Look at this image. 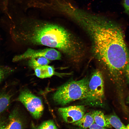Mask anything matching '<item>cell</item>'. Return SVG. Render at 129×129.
I'll return each instance as SVG.
<instances>
[{
  "label": "cell",
  "mask_w": 129,
  "mask_h": 129,
  "mask_svg": "<svg viewBox=\"0 0 129 129\" xmlns=\"http://www.w3.org/2000/svg\"><path fill=\"white\" fill-rule=\"evenodd\" d=\"M86 32L92 40L94 54L103 64L118 89L123 86L129 52L123 30L111 20L94 23Z\"/></svg>",
  "instance_id": "obj_1"
},
{
  "label": "cell",
  "mask_w": 129,
  "mask_h": 129,
  "mask_svg": "<svg viewBox=\"0 0 129 129\" xmlns=\"http://www.w3.org/2000/svg\"><path fill=\"white\" fill-rule=\"evenodd\" d=\"M24 35L34 44L57 48L66 54L76 57L80 50L79 45L71 34L63 27L46 22L32 24Z\"/></svg>",
  "instance_id": "obj_2"
},
{
  "label": "cell",
  "mask_w": 129,
  "mask_h": 129,
  "mask_svg": "<svg viewBox=\"0 0 129 129\" xmlns=\"http://www.w3.org/2000/svg\"><path fill=\"white\" fill-rule=\"evenodd\" d=\"M89 80L86 77L69 81L59 87L54 93V102L62 105L75 100H85L88 95Z\"/></svg>",
  "instance_id": "obj_3"
},
{
  "label": "cell",
  "mask_w": 129,
  "mask_h": 129,
  "mask_svg": "<svg viewBox=\"0 0 129 129\" xmlns=\"http://www.w3.org/2000/svg\"><path fill=\"white\" fill-rule=\"evenodd\" d=\"M88 95L85 100L88 104L101 105L104 97V83L101 72L95 70L89 80Z\"/></svg>",
  "instance_id": "obj_4"
},
{
  "label": "cell",
  "mask_w": 129,
  "mask_h": 129,
  "mask_svg": "<svg viewBox=\"0 0 129 129\" xmlns=\"http://www.w3.org/2000/svg\"><path fill=\"white\" fill-rule=\"evenodd\" d=\"M16 100L24 105L34 118L37 119L41 117L44 110L42 100L29 90L21 91Z\"/></svg>",
  "instance_id": "obj_5"
},
{
  "label": "cell",
  "mask_w": 129,
  "mask_h": 129,
  "mask_svg": "<svg viewBox=\"0 0 129 129\" xmlns=\"http://www.w3.org/2000/svg\"><path fill=\"white\" fill-rule=\"evenodd\" d=\"M41 56L44 57L50 60H55L60 59L61 55L60 52L54 48L38 50L29 48L23 54L16 56L12 61L16 62L32 57Z\"/></svg>",
  "instance_id": "obj_6"
},
{
  "label": "cell",
  "mask_w": 129,
  "mask_h": 129,
  "mask_svg": "<svg viewBox=\"0 0 129 129\" xmlns=\"http://www.w3.org/2000/svg\"><path fill=\"white\" fill-rule=\"evenodd\" d=\"M85 108L83 105L70 106L59 108L58 111L63 120L68 123H73L84 115Z\"/></svg>",
  "instance_id": "obj_7"
},
{
  "label": "cell",
  "mask_w": 129,
  "mask_h": 129,
  "mask_svg": "<svg viewBox=\"0 0 129 129\" xmlns=\"http://www.w3.org/2000/svg\"><path fill=\"white\" fill-rule=\"evenodd\" d=\"M24 124L18 110H13L10 113L6 122L5 129H22Z\"/></svg>",
  "instance_id": "obj_8"
},
{
  "label": "cell",
  "mask_w": 129,
  "mask_h": 129,
  "mask_svg": "<svg viewBox=\"0 0 129 129\" xmlns=\"http://www.w3.org/2000/svg\"><path fill=\"white\" fill-rule=\"evenodd\" d=\"M34 71L37 77L42 79L50 77L56 74L54 68L48 65L38 67L34 69Z\"/></svg>",
  "instance_id": "obj_9"
},
{
  "label": "cell",
  "mask_w": 129,
  "mask_h": 129,
  "mask_svg": "<svg viewBox=\"0 0 129 129\" xmlns=\"http://www.w3.org/2000/svg\"><path fill=\"white\" fill-rule=\"evenodd\" d=\"M105 116L106 121L112 127L118 129H129V124L125 125L116 115L111 114Z\"/></svg>",
  "instance_id": "obj_10"
},
{
  "label": "cell",
  "mask_w": 129,
  "mask_h": 129,
  "mask_svg": "<svg viewBox=\"0 0 129 129\" xmlns=\"http://www.w3.org/2000/svg\"><path fill=\"white\" fill-rule=\"evenodd\" d=\"M94 122L92 113L89 112L85 113L81 119L73 124L81 128L87 129Z\"/></svg>",
  "instance_id": "obj_11"
},
{
  "label": "cell",
  "mask_w": 129,
  "mask_h": 129,
  "mask_svg": "<svg viewBox=\"0 0 129 129\" xmlns=\"http://www.w3.org/2000/svg\"><path fill=\"white\" fill-rule=\"evenodd\" d=\"M13 95L6 92L0 93V117L9 106Z\"/></svg>",
  "instance_id": "obj_12"
},
{
  "label": "cell",
  "mask_w": 129,
  "mask_h": 129,
  "mask_svg": "<svg viewBox=\"0 0 129 129\" xmlns=\"http://www.w3.org/2000/svg\"><path fill=\"white\" fill-rule=\"evenodd\" d=\"M92 113L95 123L106 128H112L106 121L105 115L103 112L101 111L96 110Z\"/></svg>",
  "instance_id": "obj_13"
},
{
  "label": "cell",
  "mask_w": 129,
  "mask_h": 129,
  "mask_svg": "<svg viewBox=\"0 0 129 129\" xmlns=\"http://www.w3.org/2000/svg\"><path fill=\"white\" fill-rule=\"evenodd\" d=\"M49 60L43 57H32L29 61V66L34 69L42 66L48 65L50 63Z\"/></svg>",
  "instance_id": "obj_14"
},
{
  "label": "cell",
  "mask_w": 129,
  "mask_h": 129,
  "mask_svg": "<svg viewBox=\"0 0 129 129\" xmlns=\"http://www.w3.org/2000/svg\"><path fill=\"white\" fill-rule=\"evenodd\" d=\"M38 129H57V127L54 122L48 120L43 122L37 128Z\"/></svg>",
  "instance_id": "obj_15"
},
{
  "label": "cell",
  "mask_w": 129,
  "mask_h": 129,
  "mask_svg": "<svg viewBox=\"0 0 129 129\" xmlns=\"http://www.w3.org/2000/svg\"><path fill=\"white\" fill-rule=\"evenodd\" d=\"M10 70L6 68L0 67V82L5 76L10 72Z\"/></svg>",
  "instance_id": "obj_16"
},
{
  "label": "cell",
  "mask_w": 129,
  "mask_h": 129,
  "mask_svg": "<svg viewBox=\"0 0 129 129\" xmlns=\"http://www.w3.org/2000/svg\"><path fill=\"white\" fill-rule=\"evenodd\" d=\"M122 4L125 12L129 16V0H123Z\"/></svg>",
  "instance_id": "obj_17"
},
{
  "label": "cell",
  "mask_w": 129,
  "mask_h": 129,
  "mask_svg": "<svg viewBox=\"0 0 129 129\" xmlns=\"http://www.w3.org/2000/svg\"><path fill=\"white\" fill-rule=\"evenodd\" d=\"M125 75L127 82L129 84V62L127 64L125 68Z\"/></svg>",
  "instance_id": "obj_18"
},
{
  "label": "cell",
  "mask_w": 129,
  "mask_h": 129,
  "mask_svg": "<svg viewBox=\"0 0 129 129\" xmlns=\"http://www.w3.org/2000/svg\"><path fill=\"white\" fill-rule=\"evenodd\" d=\"M88 128L91 129H107L105 128L102 127L98 124L95 122L92 124Z\"/></svg>",
  "instance_id": "obj_19"
},
{
  "label": "cell",
  "mask_w": 129,
  "mask_h": 129,
  "mask_svg": "<svg viewBox=\"0 0 129 129\" xmlns=\"http://www.w3.org/2000/svg\"><path fill=\"white\" fill-rule=\"evenodd\" d=\"M127 102L128 103H129V95L128 96V97L127 98Z\"/></svg>",
  "instance_id": "obj_20"
}]
</instances>
